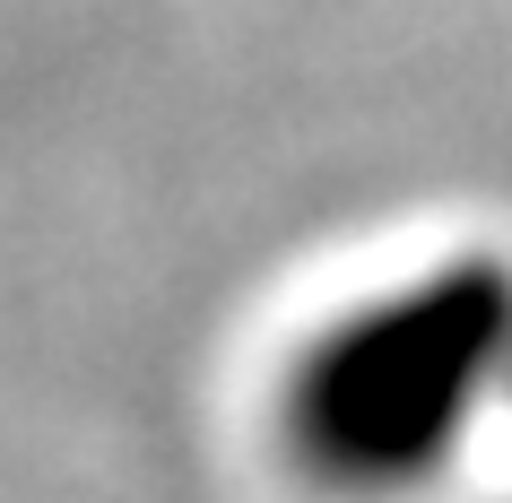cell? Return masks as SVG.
Segmentation results:
<instances>
[{
  "label": "cell",
  "mask_w": 512,
  "mask_h": 503,
  "mask_svg": "<svg viewBox=\"0 0 512 503\" xmlns=\"http://www.w3.org/2000/svg\"><path fill=\"white\" fill-rule=\"evenodd\" d=\"M512 365V269L443 261L356 304L278 382V443L330 495H408Z\"/></svg>",
  "instance_id": "1"
}]
</instances>
